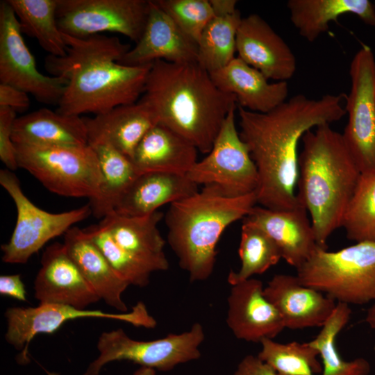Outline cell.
<instances>
[{
	"mask_svg": "<svg viewBox=\"0 0 375 375\" xmlns=\"http://www.w3.org/2000/svg\"><path fill=\"white\" fill-rule=\"evenodd\" d=\"M344 95L310 99L297 94L266 113L237 105L240 136L258 173L257 203L272 210L303 206L297 195L299 142L308 131L338 122L346 115Z\"/></svg>",
	"mask_w": 375,
	"mask_h": 375,
	"instance_id": "1",
	"label": "cell"
},
{
	"mask_svg": "<svg viewBox=\"0 0 375 375\" xmlns=\"http://www.w3.org/2000/svg\"><path fill=\"white\" fill-rule=\"evenodd\" d=\"M62 35L65 56L48 55L44 63L51 76L67 81L57 112L97 115L140 100L152 63L130 66L119 62L131 47L117 37Z\"/></svg>",
	"mask_w": 375,
	"mask_h": 375,
	"instance_id": "2",
	"label": "cell"
},
{
	"mask_svg": "<svg viewBox=\"0 0 375 375\" xmlns=\"http://www.w3.org/2000/svg\"><path fill=\"white\" fill-rule=\"evenodd\" d=\"M158 124L178 133L200 152L208 153L235 97L219 90L197 62H152L140 99Z\"/></svg>",
	"mask_w": 375,
	"mask_h": 375,
	"instance_id": "3",
	"label": "cell"
},
{
	"mask_svg": "<svg viewBox=\"0 0 375 375\" xmlns=\"http://www.w3.org/2000/svg\"><path fill=\"white\" fill-rule=\"evenodd\" d=\"M301 141L297 195L310 214L317 244L326 249L330 235L341 227L361 172L342 133L330 124L308 131Z\"/></svg>",
	"mask_w": 375,
	"mask_h": 375,
	"instance_id": "4",
	"label": "cell"
},
{
	"mask_svg": "<svg viewBox=\"0 0 375 375\" xmlns=\"http://www.w3.org/2000/svg\"><path fill=\"white\" fill-rule=\"evenodd\" d=\"M256 203V192L229 197L217 187L206 185L170 204L165 217L167 242L190 281L210 276L222 233L232 223L244 219Z\"/></svg>",
	"mask_w": 375,
	"mask_h": 375,
	"instance_id": "5",
	"label": "cell"
},
{
	"mask_svg": "<svg viewBox=\"0 0 375 375\" xmlns=\"http://www.w3.org/2000/svg\"><path fill=\"white\" fill-rule=\"evenodd\" d=\"M163 213L127 217L114 210L97 224L83 228L117 274L129 285L145 287L154 272L166 271L165 240L157 225Z\"/></svg>",
	"mask_w": 375,
	"mask_h": 375,
	"instance_id": "6",
	"label": "cell"
},
{
	"mask_svg": "<svg viewBox=\"0 0 375 375\" xmlns=\"http://www.w3.org/2000/svg\"><path fill=\"white\" fill-rule=\"evenodd\" d=\"M297 272L302 285L338 303L364 305L375 301L374 242H356L337 251L317 247Z\"/></svg>",
	"mask_w": 375,
	"mask_h": 375,
	"instance_id": "7",
	"label": "cell"
},
{
	"mask_svg": "<svg viewBox=\"0 0 375 375\" xmlns=\"http://www.w3.org/2000/svg\"><path fill=\"white\" fill-rule=\"evenodd\" d=\"M18 167L28 171L47 190L58 195L95 199L101 175L90 146L15 144Z\"/></svg>",
	"mask_w": 375,
	"mask_h": 375,
	"instance_id": "8",
	"label": "cell"
},
{
	"mask_svg": "<svg viewBox=\"0 0 375 375\" xmlns=\"http://www.w3.org/2000/svg\"><path fill=\"white\" fill-rule=\"evenodd\" d=\"M0 184L17 209V221L10 240L1 247L2 260L24 264L49 240L65 234L72 226L92 214L89 203L69 211L52 213L35 206L23 192L12 171H0Z\"/></svg>",
	"mask_w": 375,
	"mask_h": 375,
	"instance_id": "9",
	"label": "cell"
},
{
	"mask_svg": "<svg viewBox=\"0 0 375 375\" xmlns=\"http://www.w3.org/2000/svg\"><path fill=\"white\" fill-rule=\"evenodd\" d=\"M204 339L203 328L199 323L194 324L188 331L151 341L135 340L122 328L103 332L97 342L99 356L83 375H99L106 364L121 360L161 372L169 371L177 365L198 359Z\"/></svg>",
	"mask_w": 375,
	"mask_h": 375,
	"instance_id": "10",
	"label": "cell"
},
{
	"mask_svg": "<svg viewBox=\"0 0 375 375\" xmlns=\"http://www.w3.org/2000/svg\"><path fill=\"white\" fill-rule=\"evenodd\" d=\"M226 117L208 155L187 174L197 185H215L229 197L256 192L259 176L247 144L235 126V110Z\"/></svg>",
	"mask_w": 375,
	"mask_h": 375,
	"instance_id": "11",
	"label": "cell"
},
{
	"mask_svg": "<svg viewBox=\"0 0 375 375\" xmlns=\"http://www.w3.org/2000/svg\"><path fill=\"white\" fill-rule=\"evenodd\" d=\"M149 8L150 0H57L56 19L60 31L72 37L112 32L137 43Z\"/></svg>",
	"mask_w": 375,
	"mask_h": 375,
	"instance_id": "12",
	"label": "cell"
},
{
	"mask_svg": "<svg viewBox=\"0 0 375 375\" xmlns=\"http://www.w3.org/2000/svg\"><path fill=\"white\" fill-rule=\"evenodd\" d=\"M351 90L344 95L348 121L344 143L361 173L375 172V57L363 45L349 67Z\"/></svg>",
	"mask_w": 375,
	"mask_h": 375,
	"instance_id": "13",
	"label": "cell"
},
{
	"mask_svg": "<svg viewBox=\"0 0 375 375\" xmlns=\"http://www.w3.org/2000/svg\"><path fill=\"white\" fill-rule=\"evenodd\" d=\"M0 81L31 94L40 103L57 106L67 84L63 78L39 72L6 0L0 2Z\"/></svg>",
	"mask_w": 375,
	"mask_h": 375,
	"instance_id": "14",
	"label": "cell"
},
{
	"mask_svg": "<svg viewBox=\"0 0 375 375\" xmlns=\"http://www.w3.org/2000/svg\"><path fill=\"white\" fill-rule=\"evenodd\" d=\"M7 342L17 350H23L22 357L27 359L31 341L40 333H53L69 320L78 318H102L129 323L136 327L154 328L156 319L149 313L144 303L139 301L131 311L112 313L101 310L78 309L73 306L40 303L36 307L9 308L5 312Z\"/></svg>",
	"mask_w": 375,
	"mask_h": 375,
	"instance_id": "15",
	"label": "cell"
},
{
	"mask_svg": "<svg viewBox=\"0 0 375 375\" xmlns=\"http://www.w3.org/2000/svg\"><path fill=\"white\" fill-rule=\"evenodd\" d=\"M35 297L40 303H55L85 309L99 297L84 278L63 243L48 246L34 282Z\"/></svg>",
	"mask_w": 375,
	"mask_h": 375,
	"instance_id": "16",
	"label": "cell"
},
{
	"mask_svg": "<svg viewBox=\"0 0 375 375\" xmlns=\"http://www.w3.org/2000/svg\"><path fill=\"white\" fill-rule=\"evenodd\" d=\"M236 52L238 58L268 79L287 81L296 72L292 51L258 14L242 18L236 36Z\"/></svg>",
	"mask_w": 375,
	"mask_h": 375,
	"instance_id": "17",
	"label": "cell"
},
{
	"mask_svg": "<svg viewBox=\"0 0 375 375\" xmlns=\"http://www.w3.org/2000/svg\"><path fill=\"white\" fill-rule=\"evenodd\" d=\"M198 44L184 33L155 2L150 0L144 31L134 47L119 62L140 66L161 60L173 63L197 62Z\"/></svg>",
	"mask_w": 375,
	"mask_h": 375,
	"instance_id": "18",
	"label": "cell"
},
{
	"mask_svg": "<svg viewBox=\"0 0 375 375\" xmlns=\"http://www.w3.org/2000/svg\"><path fill=\"white\" fill-rule=\"evenodd\" d=\"M226 323L239 340L261 342L274 339L284 328L274 306L264 295L261 281L251 278L231 285Z\"/></svg>",
	"mask_w": 375,
	"mask_h": 375,
	"instance_id": "19",
	"label": "cell"
},
{
	"mask_svg": "<svg viewBox=\"0 0 375 375\" xmlns=\"http://www.w3.org/2000/svg\"><path fill=\"white\" fill-rule=\"evenodd\" d=\"M264 295L278 312L285 328L290 329L322 327L337 305L333 299L289 274L274 275L264 287Z\"/></svg>",
	"mask_w": 375,
	"mask_h": 375,
	"instance_id": "20",
	"label": "cell"
},
{
	"mask_svg": "<svg viewBox=\"0 0 375 375\" xmlns=\"http://www.w3.org/2000/svg\"><path fill=\"white\" fill-rule=\"evenodd\" d=\"M308 213L303 206L272 210L255 206L244 219L263 230L278 247L282 258L297 269L319 247Z\"/></svg>",
	"mask_w": 375,
	"mask_h": 375,
	"instance_id": "21",
	"label": "cell"
},
{
	"mask_svg": "<svg viewBox=\"0 0 375 375\" xmlns=\"http://www.w3.org/2000/svg\"><path fill=\"white\" fill-rule=\"evenodd\" d=\"M210 74L219 90L233 94L238 106L251 112H268L284 103L288 95L287 81L269 83L263 74L238 56Z\"/></svg>",
	"mask_w": 375,
	"mask_h": 375,
	"instance_id": "22",
	"label": "cell"
},
{
	"mask_svg": "<svg viewBox=\"0 0 375 375\" xmlns=\"http://www.w3.org/2000/svg\"><path fill=\"white\" fill-rule=\"evenodd\" d=\"M83 119L88 131V144L96 142L110 144L131 160L138 144L158 124L152 110L140 99Z\"/></svg>",
	"mask_w": 375,
	"mask_h": 375,
	"instance_id": "23",
	"label": "cell"
},
{
	"mask_svg": "<svg viewBox=\"0 0 375 375\" xmlns=\"http://www.w3.org/2000/svg\"><path fill=\"white\" fill-rule=\"evenodd\" d=\"M63 244L84 278L100 299L119 312H128L122 295L129 284L117 274L83 229L72 227L65 233Z\"/></svg>",
	"mask_w": 375,
	"mask_h": 375,
	"instance_id": "24",
	"label": "cell"
},
{
	"mask_svg": "<svg viewBox=\"0 0 375 375\" xmlns=\"http://www.w3.org/2000/svg\"><path fill=\"white\" fill-rule=\"evenodd\" d=\"M198 185L186 175L165 172L139 174L117 202L114 211L127 217H143L160 206L198 192Z\"/></svg>",
	"mask_w": 375,
	"mask_h": 375,
	"instance_id": "25",
	"label": "cell"
},
{
	"mask_svg": "<svg viewBox=\"0 0 375 375\" xmlns=\"http://www.w3.org/2000/svg\"><path fill=\"white\" fill-rule=\"evenodd\" d=\"M197 149L169 128L156 124L135 149L132 162L138 174L165 172L187 175L197 162Z\"/></svg>",
	"mask_w": 375,
	"mask_h": 375,
	"instance_id": "26",
	"label": "cell"
},
{
	"mask_svg": "<svg viewBox=\"0 0 375 375\" xmlns=\"http://www.w3.org/2000/svg\"><path fill=\"white\" fill-rule=\"evenodd\" d=\"M15 144L85 147L88 136L83 117L43 108L17 117L12 128Z\"/></svg>",
	"mask_w": 375,
	"mask_h": 375,
	"instance_id": "27",
	"label": "cell"
},
{
	"mask_svg": "<svg viewBox=\"0 0 375 375\" xmlns=\"http://www.w3.org/2000/svg\"><path fill=\"white\" fill-rule=\"evenodd\" d=\"M287 6L293 26L310 42L327 31L331 22L345 14L356 15L375 27V6L369 0H289Z\"/></svg>",
	"mask_w": 375,
	"mask_h": 375,
	"instance_id": "28",
	"label": "cell"
},
{
	"mask_svg": "<svg viewBox=\"0 0 375 375\" xmlns=\"http://www.w3.org/2000/svg\"><path fill=\"white\" fill-rule=\"evenodd\" d=\"M94 151L99 164L101 182L99 196L90 201L92 215L103 218L114 210L119 199L139 175L132 160L111 144H88Z\"/></svg>",
	"mask_w": 375,
	"mask_h": 375,
	"instance_id": "29",
	"label": "cell"
},
{
	"mask_svg": "<svg viewBox=\"0 0 375 375\" xmlns=\"http://www.w3.org/2000/svg\"><path fill=\"white\" fill-rule=\"evenodd\" d=\"M19 21L22 33L37 40L49 55L64 56L67 44L57 19V0H6Z\"/></svg>",
	"mask_w": 375,
	"mask_h": 375,
	"instance_id": "30",
	"label": "cell"
},
{
	"mask_svg": "<svg viewBox=\"0 0 375 375\" xmlns=\"http://www.w3.org/2000/svg\"><path fill=\"white\" fill-rule=\"evenodd\" d=\"M351 315L349 306L338 303L319 334L309 343L322 358V375H369L371 366L367 360L357 358L343 360L336 347V338L348 324Z\"/></svg>",
	"mask_w": 375,
	"mask_h": 375,
	"instance_id": "31",
	"label": "cell"
},
{
	"mask_svg": "<svg viewBox=\"0 0 375 375\" xmlns=\"http://www.w3.org/2000/svg\"><path fill=\"white\" fill-rule=\"evenodd\" d=\"M242 17L235 12L215 16L198 42L197 62L209 73L228 65L235 58L236 36Z\"/></svg>",
	"mask_w": 375,
	"mask_h": 375,
	"instance_id": "32",
	"label": "cell"
},
{
	"mask_svg": "<svg viewBox=\"0 0 375 375\" xmlns=\"http://www.w3.org/2000/svg\"><path fill=\"white\" fill-rule=\"evenodd\" d=\"M238 253L241 267L231 270L227 281L232 285L265 272L282 258L273 240L260 228L243 219Z\"/></svg>",
	"mask_w": 375,
	"mask_h": 375,
	"instance_id": "33",
	"label": "cell"
},
{
	"mask_svg": "<svg viewBox=\"0 0 375 375\" xmlns=\"http://www.w3.org/2000/svg\"><path fill=\"white\" fill-rule=\"evenodd\" d=\"M258 358L277 375H315L322 373L318 351L310 343H281L273 339L261 342Z\"/></svg>",
	"mask_w": 375,
	"mask_h": 375,
	"instance_id": "34",
	"label": "cell"
},
{
	"mask_svg": "<svg viewBox=\"0 0 375 375\" xmlns=\"http://www.w3.org/2000/svg\"><path fill=\"white\" fill-rule=\"evenodd\" d=\"M341 227L350 240L375 243V172L360 174Z\"/></svg>",
	"mask_w": 375,
	"mask_h": 375,
	"instance_id": "35",
	"label": "cell"
},
{
	"mask_svg": "<svg viewBox=\"0 0 375 375\" xmlns=\"http://www.w3.org/2000/svg\"><path fill=\"white\" fill-rule=\"evenodd\" d=\"M154 1L197 44L203 30L215 17L209 0Z\"/></svg>",
	"mask_w": 375,
	"mask_h": 375,
	"instance_id": "36",
	"label": "cell"
},
{
	"mask_svg": "<svg viewBox=\"0 0 375 375\" xmlns=\"http://www.w3.org/2000/svg\"><path fill=\"white\" fill-rule=\"evenodd\" d=\"M16 113L11 108L0 107V159L10 171L19 168L15 143L12 138Z\"/></svg>",
	"mask_w": 375,
	"mask_h": 375,
	"instance_id": "37",
	"label": "cell"
},
{
	"mask_svg": "<svg viewBox=\"0 0 375 375\" xmlns=\"http://www.w3.org/2000/svg\"><path fill=\"white\" fill-rule=\"evenodd\" d=\"M30 106L28 94L12 85L0 84V107H6L17 112H24Z\"/></svg>",
	"mask_w": 375,
	"mask_h": 375,
	"instance_id": "38",
	"label": "cell"
},
{
	"mask_svg": "<svg viewBox=\"0 0 375 375\" xmlns=\"http://www.w3.org/2000/svg\"><path fill=\"white\" fill-rule=\"evenodd\" d=\"M0 294L20 301H26V288L21 276L19 274L1 275L0 276Z\"/></svg>",
	"mask_w": 375,
	"mask_h": 375,
	"instance_id": "39",
	"label": "cell"
},
{
	"mask_svg": "<svg viewBox=\"0 0 375 375\" xmlns=\"http://www.w3.org/2000/svg\"><path fill=\"white\" fill-rule=\"evenodd\" d=\"M233 375H277L258 356L247 355L238 364Z\"/></svg>",
	"mask_w": 375,
	"mask_h": 375,
	"instance_id": "40",
	"label": "cell"
},
{
	"mask_svg": "<svg viewBox=\"0 0 375 375\" xmlns=\"http://www.w3.org/2000/svg\"><path fill=\"white\" fill-rule=\"evenodd\" d=\"M215 16H223L235 12L238 9L235 0H209Z\"/></svg>",
	"mask_w": 375,
	"mask_h": 375,
	"instance_id": "41",
	"label": "cell"
},
{
	"mask_svg": "<svg viewBox=\"0 0 375 375\" xmlns=\"http://www.w3.org/2000/svg\"><path fill=\"white\" fill-rule=\"evenodd\" d=\"M365 321L372 328L375 329V304L367 310Z\"/></svg>",
	"mask_w": 375,
	"mask_h": 375,
	"instance_id": "42",
	"label": "cell"
},
{
	"mask_svg": "<svg viewBox=\"0 0 375 375\" xmlns=\"http://www.w3.org/2000/svg\"><path fill=\"white\" fill-rule=\"evenodd\" d=\"M133 375H156V370L154 369L147 367H140L138 370H136Z\"/></svg>",
	"mask_w": 375,
	"mask_h": 375,
	"instance_id": "43",
	"label": "cell"
},
{
	"mask_svg": "<svg viewBox=\"0 0 375 375\" xmlns=\"http://www.w3.org/2000/svg\"><path fill=\"white\" fill-rule=\"evenodd\" d=\"M49 375H56V374L53 373V374H49Z\"/></svg>",
	"mask_w": 375,
	"mask_h": 375,
	"instance_id": "44",
	"label": "cell"
}]
</instances>
